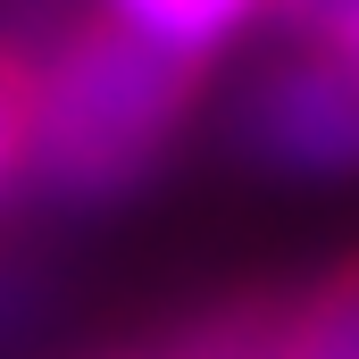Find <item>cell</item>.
Masks as SVG:
<instances>
[{
	"label": "cell",
	"mask_w": 359,
	"mask_h": 359,
	"mask_svg": "<svg viewBox=\"0 0 359 359\" xmlns=\"http://www.w3.org/2000/svg\"><path fill=\"white\" fill-rule=\"evenodd\" d=\"M192 109V67L126 25H76L50 67H34V151L25 168L67 201H117L159 168Z\"/></svg>",
	"instance_id": "1"
},
{
	"label": "cell",
	"mask_w": 359,
	"mask_h": 359,
	"mask_svg": "<svg viewBox=\"0 0 359 359\" xmlns=\"http://www.w3.org/2000/svg\"><path fill=\"white\" fill-rule=\"evenodd\" d=\"M243 151L276 176H359V67L276 59L243 100Z\"/></svg>",
	"instance_id": "2"
},
{
	"label": "cell",
	"mask_w": 359,
	"mask_h": 359,
	"mask_svg": "<svg viewBox=\"0 0 359 359\" xmlns=\"http://www.w3.org/2000/svg\"><path fill=\"white\" fill-rule=\"evenodd\" d=\"M268 0H109V25L142 34L151 50H168L184 67H201L209 50H226Z\"/></svg>",
	"instance_id": "3"
},
{
	"label": "cell",
	"mask_w": 359,
	"mask_h": 359,
	"mask_svg": "<svg viewBox=\"0 0 359 359\" xmlns=\"http://www.w3.org/2000/svg\"><path fill=\"white\" fill-rule=\"evenodd\" d=\"M259 359H359V259L334 268L292 318H276Z\"/></svg>",
	"instance_id": "4"
},
{
	"label": "cell",
	"mask_w": 359,
	"mask_h": 359,
	"mask_svg": "<svg viewBox=\"0 0 359 359\" xmlns=\"http://www.w3.org/2000/svg\"><path fill=\"white\" fill-rule=\"evenodd\" d=\"M268 17L292 34V50L359 67V0H268Z\"/></svg>",
	"instance_id": "5"
},
{
	"label": "cell",
	"mask_w": 359,
	"mask_h": 359,
	"mask_svg": "<svg viewBox=\"0 0 359 359\" xmlns=\"http://www.w3.org/2000/svg\"><path fill=\"white\" fill-rule=\"evenodd\" d=\"M25 151H34V67L0 50V192L25 176Z\"/></svg>",
	"instance_id": "6"
},
{
	"label": "cell",
	"mask_w": 359,
	"mask_h": 359,
	"mask_svg": "<svg viewBox=\"0 0 359 359\" xmlns=\"http://www.w3.org/2000/svg\"><path fill=\"white\" fill-rule=\"evenodd\" d=\"M259 351H268V318H259V326H226V334H209L192 359H259Z\"/></svg>",
	"instance_id": "7"
}]
</instances>
